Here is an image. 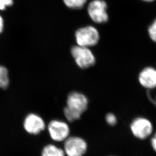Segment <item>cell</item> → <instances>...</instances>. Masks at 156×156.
I'll return each mask as SVG.
<instances>
[{
  "instance_id": "obj_1",
  "label": "cell",
  "mask_w": 156,
  "mask_h": 156,
  "mask_svg": "<svg viewBox=\"0 0 156 156\" xmlns=\"http://www.w3.org/2000/svg\"><path fill=\"white\" fill-rule=\"evenodd\" d=\"M88 104L87 98L84 94L78 92H71L67 99V106L64 109L67 120L73 122L80 119L87 110Z\"/></svg>"
},
{
  "instance_id": "obj_2",
  "label": "cell",
  "mask_w": 156,
  "mask_h": 156,
  "mask_svg": "<svg viewBox=\"0 0 156 156\" xmlns=\"http://www.w3.org/2000/svg\"><path fill=\"white\" fill-rule=\"evenodd\" d=\"M75 35L77 45L87 48L97 44L100 37L97 28L92 25L79 28L75 32Z\"/></svg>"
},
{
  "instance_id": "obj_3",
  "label": "cell",
  "mask_w": 156,
  "mask_h": 156,
  "mask_svg": "<svg viewBox=\"0 0 156 156\" xmlns=\"http://www.w3.org/2000/svg\"><path fill=\"white\" fill-rule=\"evenodd\" d=\"M107 4L104 0H93L88 4L87 13L93 22L103 24L107 22L109 15Z\"/></svg>"
},
{
  "instance_id": "obj_4",
  "label": "cell",
  "mask_w": 156,
  "mask_h": 156,
  "mask_svg": "<svg viewBox=\"0 0 156 156\" xmlns=\"http://www.w3.org/2000/svg\"><path fill=\"white\" fill-rule=\"evenodd\" d=\"M71 52L75 62L81 69H87L96 63V58L90 48L76 45L72 47Z\"/></svg>"
},
{
  "instance_id": "obj_5",
  "label": "cell",
  "mask_w": 156,
  "mask_h": 156,
  "mask_svg": "<svg viewBox=\"0 0 156 156\" xmlns=\"http://www.w3.org/2000/svg\"><path fill=\"white\" fill-rule=\"evenodd\" d=\"M87 147V141L78 136H69L64 141V150L67 156H83Z\"/></svg>"
},
{
  "instance_id": "obj_6",
  "label": "cell",
  "mask_w": 156,
  "mask_h": 156,
  "mask_svg": "<svg viewBox=\"0 0 156 156\" xmlns=\"http://www.w3.org/2000/svg\"><path fill=\"white\" fill-rule=\"evenodd\" d=\"M133 135L137 139L144 140L147 139L153 131V126L149 119L143 117L136 118L130 125Z\"/></svg>"
},
{
  "instance_id": "obj_7",
  "label": "cell",
  "mask_w": 156,
  "mask_h": 156,
  "mask_svg": "<svg viewBox=\"0 0 156 156\" xmlns=\"http://www.w3.org/2000/svg\"><path fill=\"white\" fill-rule=\"evenodd\" d=\"M48 129L51 138L57 142L65 141L69 137V126L64 121L54 120L49 123Z\"/></svg>"
},
{
  "instance_id": "obj_8",
  "label": "cell",
  "mask_w": 156,
  "mask_h": 156,
  "mask_svg": "<svg viewBox=\"0 0 156 156\" xmlns=\"http://www.w3.org/2000/svg\"><path fill=\"white\" fill-rule=\"evenodd\" d=\"M23 127L29 134L37 135L44 130L46 124L40 116L35 113H30L24 119Z\"/></svg>"
},
{
  "instance_id": "obj_9",
  "label": "cell",
  "mask_w": 156,
  "mask_h": 156,
  "mask_svg": "<svg viewBox=\"0 0 156 156\" xmlns=\"http://www.w3.org/2000/svg\"><path fill=\"white\" fill-rule=\"evenodd\" d=\"M139 82L147 89H152L156 87V69L152 67H147L139 74Z\"/></svg>"
},
{
  "instance_id": "obj_10",
  "label": "cell",
  "mask_w": 156,
  "mask_h": 156,
  "mask_svg": "<svg viewBox=\"0 0 156 156\" xmlns=\"http://www.w3.org/2000/svg\"><path fill=\"white\" fill-rule=\"evenodd\" d=\"M41 156H66L64 150L54 144L45 146L41 152Z\"/></svg>"
},
{
  "instance_id": "obj_11",
  "label": "cell",
  "mask_w": 156,
  "mask_h": 156,
  "mask_svg": "<svg viewBox=\"0 0 156 156\" xmlns=\"http://www.w3.org/2000/svg\"><path fill=\"white\" fill-rule=\"evenodd\" d=\"M9 72L4 66L0 65V88L6 89L9 84Z\"/></svg>"
},
{
  "instance_id": "obj_12",
  "label": "cell",
  "mask_w": 156,
  "mask_h": 156,
  "mask_svg": "<svg viewBox=\"0 0 156 156\" xmlns=\"http://www.w3.org/2000/svg\"><path fill=\"white\" fill-rule=\"evenodd\" d=\"M64 4L70 9H80L86 4L87 0H63Z\"/></svg>"
},
{
  "instance_id": "obj_13",
  "label": "cell",
  "mask_w": 156,
  "mask_h": 156,
  "mask_svg": "<svg viewBox=\"0 0 156 156\" xmlns=\"http://www.w3.org/2000/svg\"><path fill=\"white\" fill-rule=\"evenodd\" d=\"M148 32L151 40L156 43V19L150 25L148 29Z\"/></svg>"
},
{
  "instance_id": "obj_14",
  "label": "cell",
  "mask_w": 156,
  "mask_h": 156,
  "mask_svg": "<svg viewBox=\"0 0 156 156\" xmlns=\"http://www.w3.org/2000/svg\"><path fill=\"white\" fill-rule=\"evenodd\" d=\"M106 122L110 126H114L117 122L116 117L112 113H108L106 116Z\"/></svg>"
},
{
  "instance_id": "obj_15",
  "label": "cell",
  "mask_w": 156,
  "mask_h": 156,
  "mask_svg": "<svg viewBox=\"0 0 156 156\" xmlns=\"http://www.w3.org/2000/svg\"><path fill=\"white\" fill-rule=\"evenodd\" d=\"M13 0H0V10H4L7 7L12 6Z\"/></svg>"
},
{
  "instance_id": "obj_16",
  "label": "cell",
  "mask_w": 156,
  "mask_h": 156,
  "mask_svg": "<svg viewBox=\"0 0 156 156\" xmlns=\"http://www.w3.org/2000/svg\"><path fill=\"white\" fill-rule=\"evenodd\" d=\"M151 144L152 146V149L156 153V132L154 134L153 136L151 139Z\"/></svg>"
},
{
  "instance_id": "obj_17",
  "label": "cell",
  "mask_w": 156,
  "mask_h": 156,
  "mask_svg": "<svg viewBox=\"0 0 156 156\" xmlns=\"http://www.w3.org/2000/svg\"><path fill=\"white\" fill-rule=\"evenodd\" d=\"M4 30V20L3 18L0 15V34Z\"/></svg>"
},
{
  "instance_id": "obj_18",
  "label": "cell",
  "mask_w": 156,
  "mask_h": 156,
  "mask_svg": "<svg viewBox=\"0 0 156 156\" xmlns=\"http://www.w3.org/2000/svg\"><path fill=\"white\" fill-rule=\"evenodd\" d=\"M145 2H147V3H150V2H153L155 0H141Z\"/></svg>"
}]
</instances>
